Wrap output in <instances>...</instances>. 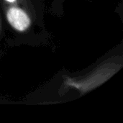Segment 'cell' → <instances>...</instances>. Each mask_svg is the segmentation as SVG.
I'll return each mask as SVG.
<instances>
[{"instance_id":"6da1fadb","label":"cell","mask_w":123,"mask_h":123,"mask_svg":"<svg viewBox=\"0 0 123 123\" xmlns=\"http://www.w3.org/2000/svg\"><path fill=\"white\" fill-rule=\"evenodd\" d=\"M9 24L17 30L23 32L30 25V18L22 9L17 7L10 8L6 13Z\"/></svg>"},{"instance_id":"7a4b0ae2","label":"cell","mask_w":123,"mask_h":123,"mask_svg":"<svg viewBox=\"0 0 123 123\" xmlns=\"http://www.w3.org/2000/svg\"><path fill=\"white\" fill-rule=\"evenodd\" d=\"M6 1H8V2H14V1H15V0H6Z\"/></svg>"}]
</instances>
